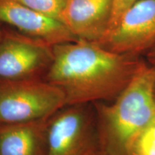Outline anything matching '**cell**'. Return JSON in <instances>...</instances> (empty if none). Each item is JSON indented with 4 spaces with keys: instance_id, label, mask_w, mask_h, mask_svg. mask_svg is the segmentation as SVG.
I'll use <instances>...</instances> for the list:
<instances>
[{
    "instance_id": "1",
    "label": "cell",
    "mask_w": 155,
    "mask_h": 155,
    "mask_svg": "<svg viewBox=\"0 0 155 155\" xmlns=\"http://www.w3.org/2000/svg\"><path fill=\"white\" fill-rule=\"evenodd\" d=\"M141 61L97 42L78 40L53 45V60L44 79L64 93L66 106L115 99Z\"/></svg>"
},
{
    "instance_id": "2",
    "label": "cell",
    "mask_w": 155,
    "mask_h": 155,
    "mask_svg": "<svg viewBox=\"0 0 155 155\" xmlns=\"http://www.w3.org/2000/svg\"><path fill=\"white\" fill-rule=\"evenodd\" d=\"M155 68L141 61L129 84L111 104H97L102 154L132 155L141 131L155 116Z\"/></svg>"
},
{
    "instance_id": "3",
    "label": "cell",
    "mask_w": 155,
    "mask_h": 155,
    "mask_svg": "<svg viewBox=\"0 0 155 155\" xmlns=\"http://www.w3.org/2000/svg\"><path fill=\"white\" fill-rule=\"evenodd\" d=\"M65 106L64 93L42 78L0 79V126L48 119Z\"/></svg>"
},
{
    "instance_id": "4",
    "label": "cell",
    "mask_w": 155,
    "mask_h": 155,
    "mask_svg": "<svg viewBox=\"0 0 155 155\" xmlns=\"http://www.w3.org/2000/svg\"><path fill=\"white\" fill-rule=\"evenodd\" d=\"M101 154L96 113L90 104L66 106L50 118L46 155Z\"/></svg>"
},
{
    "instance_id": "5",
    "label": "cell",
    "mask_w": 155,
    "mask_h": 155,
    "mask_svg": "<svg viewBox=\"0 0 155 155\" xmlns=\"http://www.w3.org/2000/svg\"><path fill=\"white\" fill-rule=\"evenodd\" d=\"M53 60V45L16 30L2 28L0 79L40 78L47 73Z\"/></svg>"
},
{
    "instance_id": "6",
    "label": "cell",
    "mask_w": 155,
    "mask_h": 155,
    "mask_svg": "<svg viewBox=\"0 0 155 155\" xmlns=\"http://www.w3.org/2000/svg\"><path fill=\"white\" fill-rule=\"evenodd\" d=\"M155 41V0H139L97 42L121 54L144 53Z\"/></svg>"
},
{
    "instance_id": "7",
    "label": "cell",
    "mask_w": 155,
    "mask_h": 155,
    "mask_svg": "<svg viewBox=\"0 0 155 155\" xmlns=\"http://www.w3.org/2000/svg\"><path fill=\"white\" fill-rule=\"evenodd\" d=\"M0 23L52 45L78 40L61 22L44 16L17 0H0Z\"/></svg>"
},
{
    "instance_id": "8",
    "label": "cell",
    "mask_w": 155,
    "mask_h": 155,
    "mask_svg": "<svg viewBox=\"0 0 155 155\" xmlns=\"http://www.w3.org/2000/svg\"><path fill=\"white\" fill-rule=\"evenodd\" d=\"M113 0H69L62 22L75 38L98 42L111 22Z\"/></svg>"
},
{
    "instance_id": "9",
    "label": "cell",
    "mask_w": 155,
    "mask_h": 155,
    "mask_svg": "<svg viewBox=\"0 0 155 155\" xmlns=\"http://www.w3.org/2000/svg\"><path fill=\"white\" fill-rule=\"evenodd\" d=\"M50 118L0 126V155H46Z\"/></svg>"
},
{
    "instance_id": "10",
    "label": "cell",
    "mask_w": 155,
    "mask_h": 155,
    "mask_svg": "<svg viewBox=\"0 0 155 155\" xmlns=\"http://www.w3.org/2000/svg\"><path fill=\"white\" fill-rule=\"evenodd\" d=\"M44 16L62 22L69 0H17ZM63 23V22H62Z\"/></svg>"
},
{
    "instance_id": "11",
    "label": "cell",
    "mask_w": 155,
    "mask_h": 155,
    "mask_svg": "<svg viewBox=\"0 0 155 155\" xmlns=\"http://www.w3.org/2000/svg\"><path fill=\"white\" fill-rule=\"evenodd\" d=\"M132 155H155V116L137 138Z\"/></svg>"
},
{
    "instance_id": "12",
    "label": "cell",
    "mask_w": 155,
    "mask_h": 155,
    "mask_svg": "<svg viewBox=\"0 0 155 155\" xmlns=\"http://www.w3.org/2000/svg\"><path fill=\"white\" fill-rule=\"evenodd\" d=\"M137 1L139 0H113L111 19L108 30L114 27L121 17V15Z\"/></svg>"
},
{
    "instance_id": "13",
    "label": "cell",
    "mask_w": 155,
    "mask_h": 155,
    "mask_svg": "<svg viewBox=\"0 0 155 155\" xmlns=\"http://www.w3.org/2000/svg\"><path fill=\"white\" fill-rule=\"evenodd\" d=\"M147 63L155 68V41L145 52Z\"/></svg>"
},
{
    "instance_id": "14",
    "label": "cell",
    "mask_w": 155,
    "mask_h": 155,
    "mask_svg": "<svg viewBox=\"0 0 155 155\" xmlns=\"http://www.w3.org/2000/svg\"><path fill=\"white\" fill-rule=\"evenodd\" d=\"M154 101H155V83H154Z\"/></svg>"
},
{
    "instance_id": "15",
    "label": "cell",
    "mask_w": 155,
    "mask_h": 155,
    "mask_svg": "<svg viewBox=\"0 0 155 155\" xmlns=\"http://www.w3.org/2000/svg\"><path fill=\"white\" fill-rule=\"evenodd\" d=\"M2 28L1 25H0V36H1V33H2Z\"/></svg>"
},
{
    "instance_id": "16",
    "label": "cell",
    "mask_w": 155,
    "mask_h": 155,
    "mask_svg": "<svg viewBox=\"0 0 155 155\" xmlns=\"http://www.w3.org/2000/svg\"><path fill=\"white\" fill-rule=\"evenodd\" d=\"M99 155H106V154H99Z\"/></svg>"
}]
</instances>
